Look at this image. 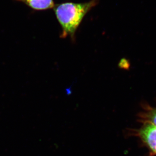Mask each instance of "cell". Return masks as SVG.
I'll list each match as a JSON object with an SVG mask.
<instances>
[{"instance_id":"cell-1","label":"cell","mask_w":156,"mask_h":156,"mask_svg":"<svg viewBox=\"0 0 156 156\" xmlns=\"http://www.w3.org/2000/svg\"><path fill=\"white\" fill-rule=\"evenodd\" d=\"M99 3V0H90L85 3L66 2L55 6V13L62 28L61 37H70L75 41V33L83 18Z\"/></svg>"},{"instance_id":"cell-2","label":"cell","mask_w":156,"mask_h":156,"mask_svg":"<svg viewBox=\"0 0 156 156\" xmlns=\"http://www.w3.org/2000/svg\"><path fill=\"white\" fill-rule=\"evenodd\" d=\"M134 133L152 153L156 155V127L149 123H144Z\"/></svg>"},{"instance_id":"cell-3","label":"cell","mask_w":156,"mask_h":156,"mask_svg":"<svg viewBox=\"0 0 156 156\" xmlns=\"http://www.w3.org/2000/svg\"><path fill=\"white\" fill-rule=\"evenodd\" d=\"M24 3L35 10H45L54 8L53 0H15Z\"/></svg>"},{"instance_id":"cell-4","label":"cell","mask_w":156,"mask_h":156,"mask_svg":"<svg viewBox=\"0 0 156 156\" xmlns=\"http://www.w3.org/2000/svg\"><path fill=\"white\" fill-rule=\"evenodd\" d=\"M139 118L142 123H149L156 127V107L145 105Z\"/></svg>"}]
</instances>
